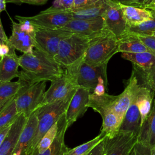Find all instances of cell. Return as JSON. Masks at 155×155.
Wrapping results in <instances>:
<instances>
[{
  "mask_svg": "<svg viewBox=\"0 0 155 155\" xmlns=\"http://www.w3.org/2000/svg\"><path fill=\"white\" fill-rule=\"evenodd\" d=\"M19 65L22 70L18 80L24 84L52 82L65 72L53 57L36 48L31 53H23L19 56Z\"/></svg>",
  "mask_w": 155,
  "mask_h": 155,
  "instance_id": "6da1fadb",
  "label": "cell"
},
{
  "mask_svg": "<svg viewBox=\"0 0 155 155\" xmlns=\"http://www.w3.org/2000/svg\"><path fill=\"white\" fill-rule=\"evenodd\" d=\"M90 38L72 33L60 42L55 60L69 73L76 76L81 65L84 62Z\"/></svg>",
  "mask_w": 155,
  "mask_h": 155,
  "instance_id": "7a4b0ae2",
  "label": "cell"
},
{
  "mask_svg": "<svg viewBox=\"0 0 155 155\" xmlns=\"http://www.w3.org/2000/svg\"><path fill=\"white\" fill-rule=\"evenodd\" d=\"M71 100L59 101L45 104L34 111L38 120V130L34 138L22 155H33L42 137L66 113Z\"/></svg>",
  "mask_w": 155,
  "mask_h": 155,
  "instance_id": "3957f363",
  "label": "cell"
},
{
  "mask_svg": "<svg viewBox=\"0 0 155 155\" xmlns=\"http://www.w3.org/2000/svg\"><path fill=\"white\" fill-rule=\"evenodd\" d=\"M118 52V39L106 28L90 39L84 62L91 66L106 64Z\"/></svg>",
  "mask_w": 155,
  "mask_h": 155,
  "instance_id": "277c9868",
  "label": "cell"
},
{
  "mask_svg": "<svg viewBox=\"0 0 155 155\" xmlns=\"http://www.w3.org/2000/svg\"><path fill=\"white\" fill-rule=\"evenodd\" d=\"M121 57L132 62L139 82L155 94V56L150 53L123 52Z\"/></svg>",
  "mask_w": 155,
  "mask_h": 155,
  "instance_id": "5b68a950",
  "label": "cell"
},
{
  "mask_svg": "<svg viewBox=\"0 0 155 155\" xmlns=\"http://www.w3.org/2000/svg\"><path fill=\"white\" fill-rule=\"evenodd\" d=\"M46 82L24 84L16 96V104L19 114L28 117L43 101L45 93Z\"/></svg>",
  "mask_w": 155,
  "mask_h": 155,
  "instance_id": "8992f818",
  "label": "cell"
},
{
  "mask_svg": "<svg viewBox=\"0 0 155 155\" xmlns=\"http://www.w3.org/2000/svg\"><path fill=\"white\" fill-rule=\"evenodd\" d=\"M78 87L76 76L65 70L62 76L51 82L50 87L45 93L41 105L71 99Z\"/></svg>",
  "mask_w": 155,
  "mask_h": 155,
  "instance_id": "52a82bcc",
  "label": "cell"
},
{
  "mask_svg": "<svg viewBox=\"0 0 155 155\" xmlns=\"http://www.w3.org/2000/svg\"><path fill=\"white\" fill-rule=\"evenodd\" d=\"M35 48L54 58L61 41L73 33L62 28H49L36 25Z\"/></svg>",
  "mask_w": 155,
  "mask_h": 155,
  "instance_id": "ba28073f",
  "label": "cell"
},
{
  "mask_svg": "<svg viewBox=\"0 0 155 155\" xmlns=\"http://www.w3.org/2000/svg\"><path fill=\"white\" fill-rule=\"evenodd\" d=\"M25 18L38 27L61 28L73 19V15L70 10H55L50 7L35 16Z\"/></svg>",
  "mask_w": 155,
  "mask_h": 155,
  "instance_id": "9c48e42d",
  "label": "cell"
},
{
  "mask_svg": "<svg viewBox=\"0 0 155 155\" xmlns=\"http://www.w3.org/2000/svg\"><path fill=\"white\" fill-rule=\"evenodd\" d=\"M106 1L107 7L102 16L105 27L119 39L127 34L129 26L124 18L120 3L114 0Z\"/></svg>",
  "mask_w": 155,
  "mask_h": 155,
  "instance_id": "30bf717a",
  "label": "cell"
},
{
  "mask_svg": "<svg viewBox=\"0 0 155 155\" xmlns=\"http://www.w3.org/2000/svg\"><path fill=\"white\" fill-rule=\"evenodd\" d=\"M61 28L91 39L102 33L106 27L103 18L99 17L90 19H73Z\"/></svg>",
  "mask_w": 155,
  "mask_h": 155,
  "instance_id": "8fae6325",
  "label": "cell"
},
{
  "mask_svg": "<svg viewBox=\"0 0 155 155\" xmlns=\"http://www.w3.org/2000/svg\"><path fill=\"white\" fill-rule=\"evenodd\" d=\"M107 64L99 66H91L83 62L76 74V82L78 87H82L93 92L98 84L99 77L104 78L107 81Z\"/></svg>",
  "mask_w": 155,
  "mask_h": 155,
  "instance_id": "7c38bea8",
  "label": "cell"
},
{
  "mask_svg": "<svg viewBox=\"0 0 155 155\" xmlns=\"http://www.w3.org/2000/svg\"><path fill=\"white\" fill-rule=\"evenodd\" d=\"M137 136L133 132L119 131L114 137H107L105 155H128L137 142Z\"/></svg>",
  "mask_w": 155,
  "mask_h": 155,
  "instance_id": "4fadbf2b",
  "label": "cell"
},
{
  "mask_svg": "<svg viewBox=\"0 0 155 155\" xmlns=\"http://www.w3.org/2000/svg\"><path fill=\"white\" fill-rule=\"evenodd\" d=\"M91 91L84 87H78L73 96L65 113L68 127L82 116L88 108V103Z\"/></svg>",
  "mask_w": 155,
  "mask_h": 155,
  "instance_id": "5bb4252c",
  "label": "cell"
},
{
  "mask_svg": "<svg viewBox=\"0 0 155 155\" xmlns=\"http://www.w3.org/2000/svg\"><path fill=\"white\" fill-rule=\"evenodd\" d=\"M27 119L28 117L22 114L18 116L13 124L8 135L0 145V155H12L19 141Z\"/></svg>",
  "mask_w": 155,
  "mask_h": 155,
  "instance_id": "9a60e30c",
  "label": "cell"
},
{
  "mask_svg": "<svg viewBox=\"0 0 155 155\" xmlns=\"http://www.w3.org/2000/svg\"><path fill=\"white\" fill-rule=\"evenodd\" d=\"M7 44L24 53H30L35 48V39L34 36L22 31L19 23L12 21V33Z\"/></svg>",
  "mask_w": 155,
  "mask_h": 155,
  "instance_id": "2e32d148",
  "label": "cell"
},
{
  "mask_svg": "<svg viewBox=\"0 0 155 155\" xmlns=\"http://www.w3.org/2000/svg\"><path fill=\"white\" fill-rule=\"evenodd\" d=\"M138 84L136 87L131 103L124 116L119 129V131L133 132L137 135L140 129V114L136 97V91Z\"/></svg>",
  "mask_w": 155,
  "mask_h": 155,
  "instance_id": "e0dca14e",
  "label": "cell"
},
{
  "mask_svg": "<svg viewBox=\"0 0 155 155\" xmlns=\"http://www.w3.org/2000/svg\"><path fill=\"white\" fill-rule=\"evenodd\" d=\"M137 141L151 148L155 147V99L150 112L140 127Z\"/></svg>",
  "mask_w": 155,
  "mask_h": 155,
  "instance_id": "ac0fdd59",
  "label": "cell"
},
{
  "mask_svg": "<svg viewBox=\"0 0 155 155\" xmlns=\"http://www.w3.org/2000/svg\"><path fill=\"white\" fill-rule=\"evenodd\" d=\"M124 18L129 27L136 25L154 18V12L144 8L120 4Z\"/></svg>",
  "mask_w": 155,
  "mask_h": 155,
  "instance_id": "d6986e66",
  "label": "cell"
},
{
  "mask_svg": "<svg viewBox=\"0 0 155 155\" xmlns=\"http://www.w3.org/2000/svg\"><path fill=\"white\" fill-rule=\"evenodd\" d=\"M58 131L55 139L50 147L42 154H36L34 155H64L68 150L64 141L65 134L68 128L66 120L65 114H64L58 121Z\"/></svg>",
  "mask_w": 155,
  "mask_h": 155,
  "instance_id": "ffe728a7",
  "label": "cell"
},
{
  "mask_svg": "<svg viewBox=\"0 0 155 155\" xmlns=\"http://www.w3.org/2000/svg\"><path fill=\"white\" fill-rule=\"evenodd\" d=\"M38 120L35 113L33 112L28 117L27 123L21 134L19 141L14 149L13 153L19 151L22 154L34 138L38 130Z\"/></svg>",
  "mask_w": 155,
  "mask_h": 155,
  "instance_id": "44dd1931",
  "label": "cell"
},
{
  "mask_svg": "<svg viewBox=\"0 0 155 155\" xmlns=\"http://www.w3.org/2000/svg\"><path fill=\"white\" fill-rule=\"evenodd\" d=\"M19 57L16 53L8 54L0 61V82L11 81L18 77L19 71Z\"/></svg>",
  "mask_w": 155,
  "mask_h": 155,
  "instance_id": "7402d4cb",
  "label": "cell"
},
{
  "mask_svg": "<svg viewBox=\"0 0 155 155\" xmlns=\"http://www.w3.org/2000/svg\"><path fill=\"white\" fill-rule=\"evenodd\" d=\"M107 7L106 0H99L96 3L78 8L70 10L73 19H90L102 17Z\"/></svg>",
  "mask_w": 155,
  "mask_h": 155,
  "instance_id": "603a6c76",
  "label": "cell"
},
{
  "mask_svg": "<svg viewBox=\"0 0 155 155\" xmlns=\"http://www.w3.org/2000/svg\"><path fill=\"white\" fill-rule=\"evenodd\" d=\"M119 52L127 53H153L135 35L126 34L118 39Z\"/></svg>",
  "mask_w": 155,
  "mask_h": 155,
  "instance_id": "cb8c5ba5",
  "label": "cell"
},
{
  "mask_svg": "<svg viewBox=\"0 0 155 155\" xmlns=\"http://www.w3.org/2000/svg\"><path fill=\"white\" fill-rule=\"evenodd\" d=\"M19 115L15 96L0 108V130L12 125Z\"/></svg>",
  "mask_w": 155,
  "mask_h": 155,
  "instance_id": "d4e9b609",
  "label": "cell"
},
{
  "mask_svg": "<svg viewBox=\"0 0 155 155\" xmlns=\"http://www.w3.org/2000/svg\"><path fill=\"white\" fill-rule=\"evenodd\" d=\"M24 85V84L19 80L16 82H0V108L15 97Z\"/></svg>",
  "mask_w": 155,
  "mask_h": 155,
  "instance_id": "484cf974",
  "label": "cell"
},
{
  "mask_svg": "<svg viewBox=\"0 0 155 155\" xmlns=\"http://www.w3.org/2000/svg\"><path fill=\"white\" fill-rule=\"evenodd\" d=\"M105 136L104 133L101 132V133L94 139L73 148H69L64 155H87Z\"/></svg>",
  "mask_w": 155,
  "mask_h": 155,
  "instance_id": "4316f807",
  "label": "cell"
},
{
  "mask_svg": "<svg viewBox=\"0 0 155 155\" xmlns=\"http://www.w3.org/2000/svg\"><path fill=\"white\" fill-rule=\"evenodd\" d=\"M154 33L155 13L154 15V18L153 19L145 21L136 25L129 27L127 34L140 36H153Z\"/></svg>",
  "mask_w": 155,
  "mask_h": 155,
  "instance_id": "83f0119b",
  "label": "cell"
},
{
  "mask_svg": "<svg viewBox=\"0 0 155 155\" xmlns=\"http://www.w3.org/2000/svg\"><path fill=\"white\" fill-rule=\"evenodd\" d=\"M58 131V122H57L41 139L33 155L36 154H42L45 152L53 142L56 137Z\"/></svg>",
  "mask_w": 155,
  "mask_h": 155,
  "instance_id": "f1b7e54d",
  "label": "cell"
},
{
  "mask_svg": "<svg viewBox=\"0 0 155 155\" xmlns=\"http://www.w3.org/2000/svg\"><path fill=\"white\" fill-rule=\"evenodd\" d=\"M151 148L139 142H137L128 155H151Z\"/></svg>",
  "mask_w": 155,
  "mask_h": 155,
  "instance_id": "f546056e",
  "label": "cell"
},
{
  "mask_svg": "<svg viewBox=\"0 0 155 155\" xmlns=\"http://www.w3.org/2000/svg\"><path fill=\"white\" fill-rule=\"evenodd\" d=\"M73 5L74 0H54L51 7L59 10H70Z\"/></svg>",
  "mask_w": 155,
  "mask_h": 155,
  "instance_id": "4dcf8cb0",
  "label": "cell"
},
{
  "mask_svg": "<svg viewBox=\"0 0 155 155\" xmlns=\"http://www.w3.org/2000/svg\"><path fill=\"white\" fill-rule=\"evenodd\" d=\"M142 43H143L155 56V36L137 35Z\"/></svg>",
  "mask_w": 155,
  "mask_h": 155,
  "instance_id": "1f68e13d",
  "label": "cell"
},
{
  "mask_svg": "<svg viewBox=\"0 0 155 155\" xmlns=\"http://www.w3.org/2000/svg\"><path fill=\"white\" fill-rule=\"evenodd\" d=\"M107 139V137L105 136V138L99 144H97L87 155H105Z\"/></svg>",
  "mask_w": 155,
  "mask_h": 155,
  "instance_id": "d6a6232c",
  "label": "cell"
},
{
  "mask_svg": "<svg viewBox=\"0 0 155 155\" xmlns=\"http://www.w3.org/2000/svg\"><path fill=\"white\" fill-rule=\"evenodd\" d=\"M121 4L145 8V0H114Z\"/></svg>",
  "mask_w": 155,
  "mask_h": 155,
  "instance_id": "836d02e7",
  "label": "cell"
},
{
  "mask_svg": "<svg viewBox=\"0 0 155 155\" xmlns=\"http://www.w3.org/2000/svg\"><path fill=\"white\" fill-rule=\"evenodd\" d=\"M99 0H74V5L73 8H78L87 7L94 4Z\"/></svg>",
  "mask_w": 155,
  "mask_h": 155,
  "instance_id": "e575fe53",
  "label": "cell"
},
{
  "mask_svg": "<svg viewBox=\"0 0 155 155\" xmlns=\"http://www.w3.org/2000/svg\"><path fill=\"white\" fill-rule=\"evenodd\" d=\"M12 125H8V126L4 128L2 130H0V145L2 143V142L4 140V139L8 135Z\"/></svg>",
  "mask_w": 155,
  "mask_h": 155,
  "instance_id": "d590c367",
  "label": "cell"
},
{
  "mask_svg": "<svg viewBox=\"0 0 155 155\" xmlns=\"http://www.w3.org/2000/svg\"><path fill=\"white\" fill-rule=\"evenodd\" d=\"M9 41V38L7 36L5 30L4 29L2 22L0 21V42H4L8 44Z\"/></svg>",
  "mask_w": 155,
  "mask_h": 155,
  "instance_id": "8d00e7d4",
  "label": "cell"
},
{
  "mask_svg": "<svg viewBox=\"0 0 155 155\" xmlns=\"http://www.w3.org/2000/svg\"><path fill=\"white\" fill-rule=\"evenodd\" d=\"M22 3H26L32 5H42L47 2L48 0H21Z\"/></svg>",
  "mask_w": 155,
  "mask_h": 155,
  "instance_id": "74e56055",
  "label": "cell"
},
{
  "mask_svg": "<svg viewBox=\"0 0 155 155\" xmlns=\"http://www.w3.org/2000/svg\"><path fill=\"white\" fill-rule=\"evenodd\" d=\"M145 8L149 9L155 13V0H153L149 4L147 5Z\"/></svg>",
  "mask_w": 155,
  "mask_h": 155,
  "instance_id": "f35d334b",
  "label": "cell"
},
{
  "mask_svg": "<svg viewBox=\"0 0 155 155\" xmlns=\"http://www.w3.org/2000/svg\"><path fill=\"white\" fill-rule=\"evenodd\" d=\"M6 0H0V12H2L5 10L6 8Z\"/></svg>",
  "mask_w": 155,
  "mask_h": 155,
  "instance_id": "ab89813d",
  "label": "cell"
},
{
  "mask_svg": "<svg viewBox=\"0 0 155 155\" xmlns=\"http://www.w3.org/2000/svg\"><path fill=\"white\" fill-rule=\"evenodd\" d=\"M7 3H13L16 4L20 5L22 4V2L21 0H6Z\"/></svg>",
  "mask_w": 155,
  "mask_h": 155,
  "instance_id": "60d3db41",
  "label": "cell"
},
{
  "mask_svg": "<svg viewBox=\"0 0 155 155\" xmlns=\"http://www.w3.org/2000/svg\"><path fill=\"white\" fill-rule=\"evenodd\" d=\"M151 155H155V147L151 148Z\"/></svg>",
  "mask_w": 155,
  "mask_h": 155,
  "instance_id": "b9f144b4",
  "label": "cell"
},
{
  "mask_svg": "<svg viewBox=\"0 0 155 155\" xmlns=\"http://www.w3.org/2000/svg\"><path fill=\"white\" fill-rule=\"evenodd\" d=\"M153 0H145V7L147 5L149 4Z\"/></svg>",
  "mask_w": 155,
  "mask_h": 155,
  "instance_id": "7bdbcfd3",
  "label": "cell"
},
{
  "mask_svg": "<svg viewBox=\"0 0 155 155\" xmlns=\"http://www.w3.org/2000/svg\"><path fill=\"white\" fill-rule=\"evenodd\" d=\"M153 36H155V33H154V35Z\"/></svg>",
  "mask_w": 155,
  "mask_h": 155,
  "instance_id": "ee69618b",
  "label": "cell"
}]
</instances>
